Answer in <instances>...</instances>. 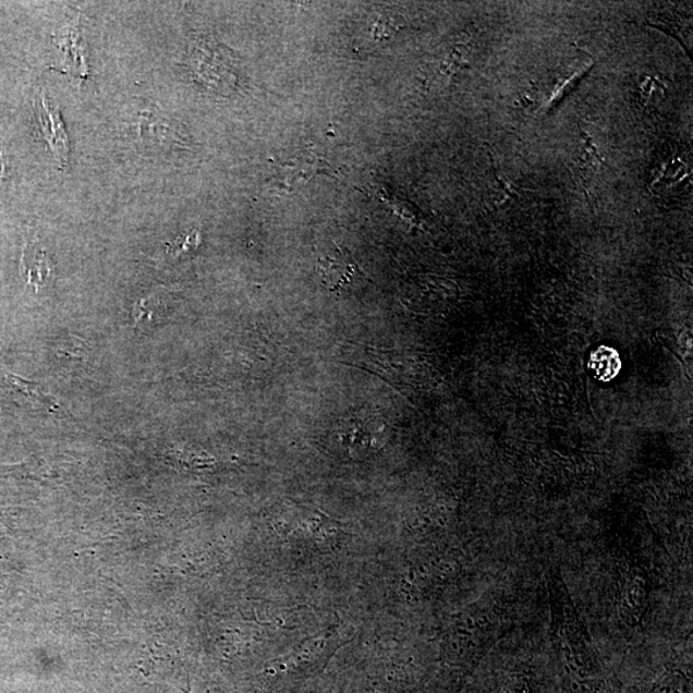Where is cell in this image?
I'll use <instances>...</instances> for the list:
<instances>
[{
	"instance_id": "obj_6",
	"label": "cell",
	"mask_w": 693,
	"mask_h": 693,
	"mask_svg": "<svg viewBox=\"0 0 693 693\" xmlns=\"http://www.w3.org/2000/svg\"><path fill=\"white\" fill-rule=\"evenodd\" d=\"M56 66L74 78L88 76L86 50L82 42L78 24L70 25L54 39Z\"/></svg>"
},
{
	"instance_id": "obj_12",
	"label": "cell",
	"mask_w": 693,
	"mask_h": 693,
	"mask_svg": "<svg viewBox=\"0 0 693 693\" xmlns=\"http://www.w3.org/2000/svg\"><path fill=\"white\" fill-rule=\"evenodd\" d=\"M524 682H516V677H512L511 680L504 685L503 693H524Z\"/></svg>"
},
{
	"instance_id": "obj_1",
	"label": "cell",
	"mask_w": 693,
	"mask_h": 693,
	"mask_svg": "<svg viewBox=\"0 0 693 693\" xmlns=\"http://www.w3.org/2000/svg\"><path fill=\"white\" fill-rule=\"evenodd\" d=\"M503 610L494 601L474 604L451 620L443 635V655L453 666H471L500 637Z\"/></svg>"
},
{
	"instance_id": "obj_8",
	"label": "cell",
	"mask_w": 693,
	"mask_h": 693,
	"mask_svg": "<svg viewBox=\"0 0 693 693\" xmlns=\"http://www.w3.org/2000/svg\"><path fill=\"white\" fill-rule=\"evenodd\" d=\"M588 367L597 380L611 381L622 370V360L617 350L609 345H600L592 351Z\"/></svg>"
},
{
	"instance_id": "obj_7",
	"label": "cell",
	"mask_w": 693,
	"mask_h": 693,
	"mask_svg": "<svg viewBox=\"0 0 693 693\" xmlns=\"http://www.w3.org/2000/svg\"><path fill=\"white\" fill-rule=\"evenodd\" d=\"M21 277L35 291L46 285L50 276V266L46 251L38 243H26L20 265Z\"/></svg>"
},
{
	"instance_id": "obj_10",
	"label": "cell",
	"mask_w": 693,
	"mask_h": 693,
	"mask_svg": "<svg viewBox=\"0 0 693 693\" xmlns=\"http://www.w3.org/2000/svg\"><path fill=\"white\" fill-rule=\"evenodd\" d=\"M0 370H2L5 380L9 381V385L14 389V391L25 396V399H27L28 401L40 403L42 404V406L47 408L57 406L56 402L50 399L49 396L42 392L40 387L36 385V382L21 378L19 377V375L3 369L2 366H0Z\"/></svg>"
},
{
	"instance_id": "obj_3",
	"label": "cell",
	"mask_w": 693,
	"mask_h": 693,
	"mask_svg": "<svg viewBox=\"0 0 693 693\" xmlns=\"http://www.w3.org/2000/svg\"><path fill=\"white\" fill-rule=\"evenodd\" d=\"M619 583V616L627 624H639L641 618L644 617L648 597V581L645 570L624 560Z\"/></svg>"
},
{
	"instance_id": "obj_9",
	"label": "cell",
	"mask_w": 693,
	"mask_h": 693,
	"mask_svg": "<svg viewBox=\"0 0 693 693\" xmlns=\"http://www.w3.org/2000/svg\"><path fill=\"white\" fill-rule=\"evenodd\" d=\"M141 120L133 125L134 132L141 136L144 143L162 144L163 142H177L178 134L172 127L163 124L162 120L150 114H141Z\"/></svg>"
},
{
	"instance_id": "obj_5",
	"label": "cell",
	"mask_w": 693,
	"mask_h": 693,
	"mask_svg": "<svg viewBox=\"0 0 693 693\" xmlns=\"http://www.w3.org/2000/svg\"><path fill=\"white\" fill-rule=\"evenodd\" d=\"M36 124H38L39 133L46 141L50 150L53 151L56 160L61 166L69 161L70 144L66 130H64L58 108L49 104L45 93H40L38 99H35Z\"/></svg>"
},
{
	"instance_id": "obj_11",
	"label": "cell",
	"mask_w": 693,
	"mask_h": 693,
	"mask_svg": "<svg viewBox=\"0 0 693 693\" xmlns=\"http://www.w3.org/2000/svg\"><path fill=\"white\" fill-rule=\"evenodd\" d=\"M646 693H689V683L680 673H666Z\"/></svg>"
},
{
	"instance_id": "obj_4",
	"label": "cell",
	"mask_w": 693,
	"mask_h": 693,
	"mask_svg": "<svg viewBox=\"0 0 693 693\" xmlns=\"http://www.w3.org/2000/svg\"><path fill=\"white\" fill-rule=\"evenodd\" d=\"M319 271L329 292L341 294L366 284L365 272L355 259L337 247L330 255L319 259Z\"/></svg>"
},
{
	"instance_id": "obj_2",
	"label": "cell",
	"mask_w": 693,
	"mask_h": 693,
	"mask_svg": "<svg viewBox=\"0 0 693 693\" xmlns=\"http://www.w3.org/2000/svg\"><path fill=\"white\" fill-rule=\"evenodd\" d=\"M554 639L558 649L562 676L569 693H591L596 688V678L587 666L586 635L570 597L552 595Z\"/></svg>"
},
{
	"instance_id": "obj_13",
	"label": "cell",
	"mask_w": 693,
	"mask_h": 693,
	"mask_svg": "<svg viewBox=\"0 0 693 693\" xmlns=\"http://www.w3.org/2000/svg\"><path fill=\"white\" fill-rule=\"evenodd\" d=\"M3 168H4V166H3V162H2V157H0V178L3 177Z\"/></svg>"
}]
</instances>
